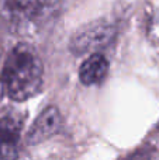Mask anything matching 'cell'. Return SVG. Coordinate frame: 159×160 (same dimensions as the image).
Here are the masks:
<instances>
[{
    "label": "cell",
    "mask_w": 159,
    "mask_h": 160,
    "mask_svg": "<svg viewBox=\"0 0 159 160\" xmlns=\"http://www.w3.org/2000/svg\"><path fill=\"white\" fill-rule=\"evenodd\" d=\"M44 66L27 45H17L10 51L2 70V86L6 96L14 101H25L41 91Z\"/></svg>",
    "instance_id": "1"
},
{
    "label": "cell",
    "mask_w": 159,
    "mask_h": 160,
    "mask_svg": "<svg viewBox=\"0 0 159 160\" xmlns=\"http://www.w3.org/2000/svg\"><path fill=\"white\" fill-rule=\"evenodd\" d=\"M114 37V27L104 20L93 21L79 28L70 39V49L76 55L96 53L100 48L110 44Z\"/></svg>",
    "instance_id": "2"
},
{
    "label": "cell",
    "mask_w": 159,
    "mask_h": 160,
    "mask_svg": "<svg viewBox=\"0 0 159 160\" xmlns=\"http://www.w3.org/2000/svg\"><path fill=\"white\" fill-rule=\"evenodd\" d=\"M58 0H3V10L16 24H35L48 18Z\"/></svg>",
    "instance_id": "3"
},
{
    "label": "cell",
    "mask_w": 159,
    "mask_h": 160,
    "mask_svg": "<svg viewBox=\"0 0 159 160\" xmlns=\"http://www.w3.org/2000/svg\"><path fill=\"white\" fill-rule=\"evenodd\" d=\"M61 127H62L61 111L56 107H54V105L47 107L45 110L41 111V114L37 117L35 121L30 127L27 136H25V142L30 146L39 145L42 142H45L47 139H49L51 136L55 135L61 129Z\"/></svg>",
    "instance_id": "4"
},
{
    "label": "cell",
    "mask_w": 159,
    "mask_h": 160,
    "mask_svg": "<svg viewBox=\"0 0 159 160\" xmlns=\"http://www.w3.org/2000/svg\"><path fill=\"white\" fill-rule=\"evenodd\" d=\"M21 135V119L6 115L0 119V160H16Z\"/></svg>",
    "instance_id": "5"
},
{
    "label": "cell",
    "mask_w": 159,
    "mask_h": 160,
    "mask_svg": "<svg viewBox=\"0 0 159 160\" xmlns=\"http://www.w3.org/2000/svg\"><path fill=\"white\" fill-rule=\"evenodd\" d=\"M109 73V62L100 53H92L79 69V79L85 86L99 84Z\"/></svg>",
    "instance_id": "6"
},
{
    "label": "cell",
    "mask_w": 159,
    "mask_h": 160,
    "mask_svg": "<svg viewBox=\"0 0 159 160\" xmlns=\"http://www.w3.org/2000/svg\"><path fill=\"white\" fill-rule=\"evenodd\" d=\"M121 160H159V152L156 148L145 145V146L137 148L134 152L128 153Z\"/></svg>",
    "instance_id": "7"
}]
</instances>
